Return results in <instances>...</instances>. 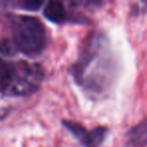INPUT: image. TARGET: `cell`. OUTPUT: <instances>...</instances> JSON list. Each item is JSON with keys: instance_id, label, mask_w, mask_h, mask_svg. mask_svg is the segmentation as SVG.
I'll list each match as a JSON object with an SVG mask.
<instances>
[{"instance_id": "1", "label": "cell", "mask_w": 147, "mask_h": 147, "mask_svg": "<svg viewBox=\"0 0 147 147\" xmlns=\"http://www.w3.org/2000/svg\"><path fill=\"white\" fill-rule=\"evenodd\" d=\"M116 74L114 57L108 38L99 31L89 35L71 75L79 88L89 97L100 98L111 89Z\"/></svg>"}, {"instance_id": "2", "label": "cell", "mask_w": 147, "mask_h": 147, "mask_svg": "<svg viewBox=\"0 0 147 147\" xmlns=\"http://www.w3.org/2000/svg\"><path fill=\"white\" fill-rule=\"evenodd\" d=\"M45 71L39 63L26 61H8L0 57V93L23 97L39 90Z\"/></svg>"}, {"instance_id": "3", "label": "cell", "mask_w": 147, "mask_h": 147, "mask_svg": "<svg viewBox=\"0 0 147 147\" xmlns=\"http://www.w3.org/2000/svg\"><path fill=\"white\" fill-rule=\"evenodd\" d=\"M12 45L15 51L34 57L47 49L49 37L45 24L34 16L12 15L10 17Z\"/></svg>"}, {"instance_id": "4", "label": "cell", "mask_w": 147, "mask_h": 147, "mask_svg": "<svg viewBox=\"0 0 147 147\" xmlns=\"http://www.w3.org/2000/svg\"><path fill=\"white\" fill-rule=\"evenodd\" d=\"M61 125L82 147H100L106 140L109 133L106 127H97L88 130L81 123L76 121L63 120Z\"/></svg>"}, {"instance_id": "5", "label": "cell", "mask_w": 147, "mask_h": 147, "mask_svg": "<svg viewBox=\"0 0 147 147\" xmlns=\"http://www.w3.org/2000/svg\"><path fill=\"white\" fill-rule=\"evenodd\" d=\"M43 15L51 22L55 24H63L67 22H75L74 17L67 12L63 2L49 1L43 8Z\"/></svg>"}, {"instance_id": "6", "label": "cell", "mask_w": 147, "mask_h": 147, "mask_svg": "<svg viewBox=\"0 0 147 147\" xmlns=\"http://www.w3.org/2000/svg\"><path fill=\"white\" fill-rule=\"evenodd\" d=\"M129 147H144L147 145V122H141L130 129L127 134Z\"/></svg>"}, {"instance_id": "7", "label": "cell", "mask_w": 147, "mask_h": 147, "mask_svg": "<svg viewBox=\"0 0 147 147\" xmlns=\"http://www.w3.org/2000/svg\"><path fill=\"white\" fill-rule=\"evenodd\" d=\"M13 6H17L19 9H24L28 11H37L45 4L43 1L39 0H20L17 2H12Z\"/></svg>"}]
</instances>
